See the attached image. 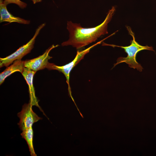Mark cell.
Returning a JSON list of instances; mask_svg holds the SVG:
<instances>
[{"label": "cell", "mask_w": 156, "mask_h": 156, "mask_svg": "<svg viewBox=\"0 0 156 156\" xmlns=\"http://www.w3.org/2000/svg\"><path fill=\"white\" fill-rule=\"evenodd\" d=\"M32 106L29 103L25 104L21 111L17 114L20 119L18 124L22 131L32 127L34 123L42 119L33 111Z\"/></svg>", "instance_id": "5b68a950"}, {"label": "cell", "mask_w": 156, "mask_h": 156, "mask_svg": "<svg viewBox=\"0 0 156 156\" xmlns=\"http://www.w3.org/2000/svg\"><path fill=\"white\" fill-rule=\"evenodd\" d=\"M21 135L23 138L26 140L28 144L31 155L36 156L33 145V131L32 127L22 131Z\"/></svg>", "instance_id": "30bf717a"}, {"label": "cell", "mask_w": 156, "mask_h": 156, "mask_svg": "<svg viewBox=\"0 0 156 156\" xmlns=\"http://www.w3.org/2000/svg\"><path fill=\"white\" fill-rule=\"evenodd\" d=\"M58 46V45L53 44L47 49L42 55L36 58L24 61L25 67L35 72L47 68L49 63L48 60L52 58L49 55V52L53 49Z\"/></svg>", "instance_id": "8992f818"}, {"label": "cell", "mask_w": 156, "mask_h": 156, "mask_svg": "<svg viewBox=\"0 0 156 156\" xmlns=\"http://www.w3.org/2000/svg\"><path fill=\"white\" fill-rule=\"evenodd\" d=\"M31 0L34 4H35L37 3L41 2L42 0Z\"/></svg>", "instance_id": "7c38bea8"}, {"label": "cell", "mask_w": 156, "mask_h": 156, "mask_svg": "<svg viewBox=\"0 0 156 156\" xmlns=\"http://www.w3.org/2000/svg\"><path fill=\"white\" fill-rule=\"evenodd\" d=\"M24 62V61L21 60H16L13 64L8 67L1 73L0 74V84H2L5 79L12 73L16 72H19L22 73L25 67Z\"/></svg>", "instance_id": "9c48e42d"}, {"label": "cell", "mask_w": 156, "mask_h": 156, "mask_svg": "<svg viewBox=\"0 0 156 156\" xmlns=\"http://www.w3.org/2000/svg\"><path fill=\"white\" fill-rule=\"evenodd\" d=\"M127 28L130 34L133 37V40L130 41L131 44L128 46H121L113 44H109L103 42L102 45H109L114 47H120L124 49L127 55L126 57H120L117 60V62L114 64V67L120 63L125 62L128 64L129 66L134 69H136L140 72H142L143 68L141 65L136 61V56L137 53L139 51L147 50L154 51L151 47L148 46H143L140 45L135 40L134 33L132 31L131 28L129 26L127 27Z\"/></svg>", "instance_id": "7a4b0ae2"}, {"label": "cell", "mask_w": 156, "mask_h": 156, "mask_svg": "<svg viewBox=\"0 0 156 156\" xmlns=\"http://www.w3.org/2000/svg\"><path fill=\"white\" fill-rule=\"evenodd\" d=\"M115 11V7L113 6L108 11L103 22L94 27L84 28L80 24L68 21L67 29L69 33V38L68 40L62 42V45H71L79 49L95 41L102 35L107 34L108 24L111 20Z\"/></svg>", "instance_id": "6da1fadb"}, {"label": "cell", "mask_w": 156, "mask_h": 156, "mask_svg": "<svg viewBox=\"0 0 156 156\" xmlns=\"http://www.w3.org/2000/svg\"><path fill=\"white\" fill-rule=\"evenodd\" d=\"M104 39L105 40V38ZM104 39L103 40H104ZM103 40L97 42L86 49L81 51H77L75 58L72 61L68 64L63 66H57L54 64L49 63L47 68L50 70H57L59 72L62 73L64 75L66 79V82L68 85L69 95L71 97L76 105L72 95L71 89L69 84L70 73L73 68L83 58L85 55L89 52L91 49L96 45L101 43Z\"/></svg>", "instance_id": "3957f363"}, {"label": "cell", "mask_w": 156, "mask_h": 156, "mask_svg": "<svg viewBox=\"0 0 156 156\" xmlns=\"http://www.w3.org/2000/svg\"><path fill=\"white\" fill-rule=\"evenodd\" d=\"M4 0H0V22H8L9 23L16 22L24 24H29V20L16 17L12 14L7 10V5L4 2Z\"/></svg>", "instance_id": "ba28073f"}, {"label": "cell", "mask_w": 156, "mask_h": 156, "mask_svg": "<svg viewBox=\"0 0 156 156\" xmlns=\"http://www.w3.org/2000/svg\"><path fill=\"white\" fill-rule=\"evenodd\" d=\"M45 23L40 25L37 28L31 39L26 44L20 47L10 55L3 58H0V67H7L14 61L21 60L23 57L30 52L34 47L36 39L41 30L45 25Z\"/></svg>", "instance_id": "277c9868"}, {"label": "cell", "mask_w": 156, "mask_h": 156, "mask_svg": "<svg viewBox=\"0 0 156 156\" xmlns=\"http://www.w3.org/2000/svg\"><path fill=\"white\" fill-rule=\"evenodd\" d=\"M4 2L7 5L11 3L16 4L21 9L26 8L27 5L26 3L20 0H4Z\"/></svg>", "instance_id": "8fae6325"}, {"label": "cell", "mask_w": 156, "mask_h": 156, "mask_svg": "<svg viewBox=\"0 0 156 156\" xmlns=\"http://www.w3.org/2000/svg\"><path fill=\"white\" fill-rule=\"evenodd\" d=\"M35 72L25 67L21 73L25 79L29 87V103L32 105H35L41 109L38 104V101L35 96V90L33 85V79Z\"/></svg>", "instance_id": "52a82bcc"}]
</instances>
